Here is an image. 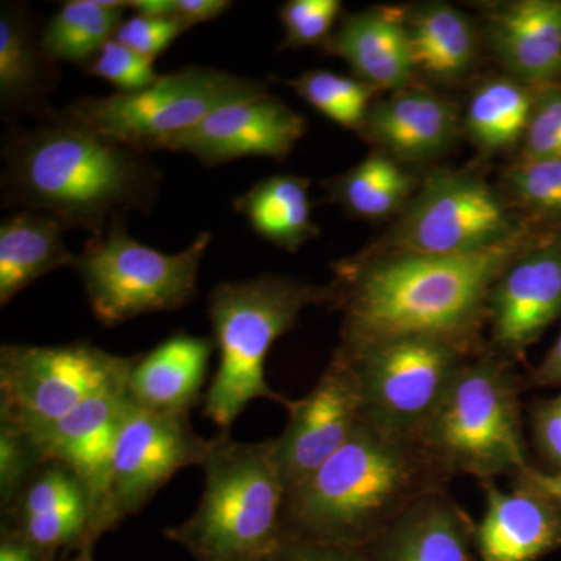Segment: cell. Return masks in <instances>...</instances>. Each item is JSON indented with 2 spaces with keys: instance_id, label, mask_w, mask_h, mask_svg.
<instances>
[{
  "instance_id": "obj_34",
  "label": "cell",
  "mask_w": 561,
  "mask_h": 561,
  "mask_svg": "<svg viewBox=\"0 0 561 561\" xmlns=\"http://www.w3.org/2000/svg\"><path fill=\"white\" fill-rule=\"evenodd\" d=\"M522 158H561V84L534 88Z\"/></svg>"
},
{
  "instance_id": "obj_18",
  "label": "cell",
  "mask_w": 561,
  "mask_h": 561,
  "mask_svg": "<svg viewBox=\"0 0 561 561\" xmlns=\"http://www.w3.org/2000/svg\"><path fill=\"white\" fill-rule=\"evenodd\" d=\"M491 49L513 80L529 88L561 77V0H516L489 16Z\"/></svg>"
},
{
  "instance_id": "obj_43",
  "label": "cell",
  "mask_w": 561,
  "mask_h": 561,
  "mask_svg": "<svg viewBox=\"0 0 561 561\" xmlns=\"http://www.w3.org/2000/svg\"><path fill=\"white\" fill-rule=\"evenodd\" d=\"M513 479L529 483L534 489L548 494L561 507V471H540L530 465L529 468H526Z\"/></svg>"
},
{
  "instance_id": "obj_26",
  "label": "cell",
  "mask_w": 561,
  "mask_h": 561,
  "mask_svg": "<svg viewBox=\"0 0 561 561\" xmlns=\"http://www.w3.org/2000/svg\"><path fill=\"white\" fill-rule=\"evenodd\" d=\"M415 69L456 79L471 68L478 38L471 21L448 3L421 5L408 21Z\"/></svg>"
},
{
  "instance_id": "obj_37",
  "label": "cell",
  "mask_w": 561,
  "mask_h": 561,
  "mask_svg": "<svg viewBox=\"0 0 561 561\" xmlns=\"http://www.w3.org/2000/svg\"><path fill=\"white\" fill-rule=\"evenodd\" d=\"M190 31L184 22L176 18L135 16L124 20L117 28L114 39L135 50L136 54L149 58L150 61L172 46L173 41Z\"/></svg>"
},
{
  "instance_id": "obj_30",
  "label": "cell",
  "mask_w": 561,
  "mask_h": 561,
  "mask_svg": "<svg viewBox=\"0 0 561 561\" xmlns=\"http://www.w3.org/2000/svg\"><path fill=\"white\" fill-rule=\"evenodd\" d=\"M79 508L91 512L90 489L79 472L60 460H44L2 511V523Z\"/></svg>"
},
{
  "instance_id": "obj_32",
  "label": "cell",
  "mask_w": 561,
  "mask_h": 561,
  "mask_svg": "<svg viewBox=\"0 0 561 561\" xmlns=\"http://www.w3.org/2000/svg\"><path fill=\"white\" fill-rule=\"evenodd\" d=\"M507 186L531 217L561 227V158H522L507 172Z\"/></svg>"
},
{
  "instance_id": "obj_38",
  "label": "cell",
  "mask_w": 561,
  "mask_h": 561,
  "mask_svg": "<svg viewBox=\"0 0 561 561\" xmlns=\"http://www.w3.org/2000/svg\"><path fill=\"white\" fill-rule=\"evenodd\" d=\"M529 421L535 449L552 471H561V393L535 401Z\"/></svg>"
},
{
  "instance_id": "obj_20",
  "label": "cell",
  "mask_w": 561,
  "mask_h": 561,
  "mask_svg": "<svg viewBox=\"0 0 561 561\" xmlns=\"http://www.w3.org/2000/svg\"><path fill=\"white\" fill-rule=\"evenodd\" d=\"M365 553L370 561H478L476 523L440 491L404 513Z\"/></svg>"
},
{
  "instance_id": "obj_23",
  "label": "cell",
  "mask_w": 561,
  "mask_h": 561,
  "mask_svg": "<svg viewBox=\"0 0 561 561\" xmlns=\"http://www.w3.org/2000/svg\"><path fill=\"white\" fill-rule=\"evenodd\" d=\"M55 62L44 54L32 20L20 5L0 9V106L3 117L39 114L57 88Z\"/></svg>"
},
{
  "instance_id": "obj_31",
  "label": "cell",
  "mask_w": 561,
  "mask_h": 561,
  "mask_svg": "<svg viewBox=\"0 0 561 561\" xmlns=\"http://www.w3.org/2000/svg\"><path fill=\"white\" fill-rule=\"evenodd\" d=\"M287 83L328 119L350 130H364L376 92L370 84L321 69L308 70Z\"/></svg>"
},
{
  "instance_id": "obj_17",
  "label": "cell",
  "mask_w": 561,
  "mask_h": 561,
  "mask_svg": "<svg viewBox=\"0 0 561 561\" xmlns=\"http://www.w3.org/2000/svg\"><path fill=\"white\" fill-rule=\"evenodd\" d=\"M133 402L127 382L95 394L46 430L27 434L44 460H60L79 472L90 489L91 516L101 501L114 443Z\"/></svg>"
},
{
  "instance_id": "obj_44",
  "label": "cell",
  "mask_w": 561,
  "mask_h": 561,
  "mask_svg": "<svg viewBox=\"0 0 561 561\" xmlns=\"http://www.w3.org/2000/svg\"><path fill=\"white\" fill-rule=\"evenodd\" d=\"M128 9L139 16L175 18V0H128Z\"/></svg>"
},
{
  "instance_id": "obj_9",
  "label": "cell",
  "mask_w": 561,
  "mask_h": 561,
  "mask_svg": "<svg viewBox=\"0 0 561 561\" xmlns=\"http://www.w3.org/2000/svg\"><path fill=\"white\" fill-rule=\"evenodd\" d=\"M265 84L216 68H184L140 91L81 98L55 111L62 121L140 151L190 130L227 103L264 94Z\"/></svg>"
},
{
  "instance_id": "obj_19",
  "label": "cell",
  "mask_w": 561,
  "mask_h": 561,
  "mask_svg": "<svg viewBox=\"0 0 561 561\" xmlns=\"http://www.w3.org/2000/svg\"><path fill=\"white\" fill-rule=\"evenodd\" d=\"M324 47L376 91L404 90L416 70L408 18L397 9L350 14Z\"/></svg>"
},
{
  "instance_id": "obj_2",
  "label": "cell",
  "mask_w": 561,
  "mask_h": 561,
  "mask_svg": "<svg viewBox=\"0 0 561 561\" xmlns=\"http://www.w3.org/2000/svg\"><path fill=\"white\" fill-rule=\"evenodd\" d=\"M3 206L50 217L65 230L102 236L128 210L157 202L161 173L146 151L122 146L50 111L35 128L7 135Z\"/></svg>"
},
{
  "instance_id": "obj_10",
  "label": "cell",
  "mask_w": 561,
  "mask_h": 561,
  "mask_svg": "<svg viewBox=\"0 0 561 561\" xmlns=\"http://www.w3.org/2000/svg\"><path fill=\"white\" fill-rule=\"evenodd\" d=\"M138 356L79 341L0 348V424L36 434L102 391L124 386Z\"/></svg>"
},
{
  "instance_id": "obj_8",
  "label": "cell",
  "mask_w": 561,
  "mask_h": 561,
  "mask_svg": "<svg viewBox=\"0 0 561 561\" xmlns=\"http://www.w3.org/2000/svg\"><path fill=\"white\" fill-rule=\"evenodd\" d=\"M337 353L359 382L365 419L416 440L479 350L474 337L416 334L341 345Z\"/></svg>"
},
{
  "instance_id": "obj_1",
  "label": "cell",
  "mask_w": 561,
  "mask_h": 561,
  "mask_svg": "<svg viewBox=\"0 0 561 561\" xmlns=\"http://www.w3.org/2000/svg\"><path fill=\"white\" fill-rule=\"evenodd\" d=\"M524 231L463 256L394 253L335 267L331 305L343 311L342 345L398 335L474 337L494 283L531 243Z\"/></svg>"
},
{
  "instance_id": "obj_15",
  "label": "cell",
  "mask_w": 561,
  "mask_h": 561,
  "mask_svg": "<svg viewBox=\"0 0 561 561\" xmlns=\"http://www.w3.org/2000/svg\"><path fill=\"white\" fill-rule=\"evenodd\" d=\"M494 353L512 360L561 317V238L531 243L505 268L489 295Z\"/></svg>"
},
{
  "instance_id": "obj_36",
  "label": "cell",
  "mask_w": 561,
  "mask_h": 561,
  "mask_svg": "<svg viewBox=\"0 0 561 561\" xmlns=\"http://www.w3.org/2000/svg\"><path fill=\"white\" fill-rule=\"evenodd\" d=\"M44 457L24 432L0 424V507L5 511Z\"/></svg>"
},
{
  "instance_id": "obj_16",
  "label": "cell",
  "mask_w": 561,
  "mask_h": 561,
  "mask_svg": "<svg viewBox=\"0 0 561 561\" xmlns=\"http://www.w3.org/2000/svg\"><path fill=\"white\" fill-rule=\"evenodd\" d=\"M485 511L476 524L478 561H540L561 549V507L513 479L511 491L482 482Z\"/></svg>"
},
{
  "instance_id": "obj_40",
  "label": "cell",
  "mask_w": 561,
  "mask_h": 561,
  "mask_svg": "<svg viewBox=\"0 0 561 561\" xmlns=\"http://www.w3.org/2000/svg\"><path fill=\"white\" fill-rule=\"evenodd\" d=\"M231 7L228 0H175V18L191 28L217 20Z\"/></svg>"
},
{
  "instance_id": "obj_27",
  "label": "cell",
  "mask_w": 561,
  "mask_h": 561,
  "mask_svg": "<svg viewBox=\"0 0 561 561\" xmlns=\"http://www.w3.org/2000/svg\"><path fill=\"white\" fill-rule=\"evenodd\" d=\"M127 9L128 0H69L39 33L41 47L51 61L84 69L114 38Z\"/></svg>"
},
{
  "instance_id": "obj_14",
  "label": "cell",
  "mask_w": 561,
  "mask_h": 561,
  "mask_svg": "<svg viewBox=\"0 0 561 561\" xmlns=\"http://www.w3.org/2000/svg\"><path fill=\"white\" fill-rule=\"evenodd\" d=\"M305 117L268 92L227 103L202 122L165 139L157 150L192 154L203 165L243 158L284 160L306 135Z\"/></svg>"
},
{
  "instance_id": "obj_35",
  "label": "cell",
  "mask_w": 561,
  "mask_h": 561,
  "mask_svg": "<svg viewBox=\"0 0 561 561\" xmlns=\"http://www.w3.org/2000/svg\"><path fill=\"white\" fill-rule=\"evenodd\" d=\"M153 62L113 38L99 50L84 70L108 81L117 88V92H133L144 90L160 79Z\"/></svg>"
},
{
  "instance_id": "obj_25",
  "label": "cell",
  "mask_w": 561,
  "mask_h": 561,
  "mask_svg": "<svg viewBox=\"0 0 561 561\" xmlns=\"http://www.w3.org/2000/svg\"><path fill=\"white\" fill-rule=\"evenodd\" d=\"M311 181L295 175H273L254 183L232 202V209L249 221L264 241L297 251L319 236L309 198Z\"/></svg>"
},
{
  "instance_id": "obj_5",
  "label": "cell",
  "mask_w": 561,
  "mask_h": 561,
  "mask_svg": "<svg viewBox=\"0 0 561 561\" xmlns=\"http://www.w3.org/2000/svg\"><path fill=\"white\" fill-rule=\"evenodd\" d=\"M331 302L330 287L311 286L279 275L220 283L209 295L208 313L219 368L205 394V415L228 431L247 405L290 401L268 386L265 359L273 343L294 330L309 306Z\"/></svg>"
},
{
  "instance_id": "obj_21",
  "label": "cell",
  "mask_w": 561,
  "mask_h": 561,
  "mask_svg": "<svg viewBox=\"0 0 561 561\" xmlns=\"http://www.w3.org/2000/svg\"><path fill=\"white\" fill-rule=\"evenodd\" d=\"M364 131L394 160L426 161L451 146L457 117L445 99L408 87L373 103Z\"/></svg>"
},
{
  "instance_id": "obj_6",
  "label": "cell",
  "mask_w": 561,
  "mask_h": 561,
  "mask_svg": "<svg viewBox=\"0 0 561 561\" xmlns=\"http://www.w3.org/2000/svg\"><path fill=\"white\" fill-rule=\"evenodd\" d=\"M519 390L511 360L479 351L461 368L416 442L453 478H515L530 467Z\"/></svg>"
},
{
  "instance_id": "obj_39",
  "label": "cell",
  "mask_w": 561,
  "mask_h": 561,
  "mask_svg": "<svg viewBox=\"0 0 561 561\" xmlns=\"http://www.w3.org/2000/svg\"><path fill=\"white\" fill-rule=\"evenodd\" d=\"M261 561H370L367 553L328 542L283 540Z\"/></svg>"
},
{
  "instance_id": "obj_33",
  "label": "cell",
  "mask_w": 561,
  "mask_h": 561,
  "mask_svg": "<svg viewBox=\"0 0 561 561\" xmlns=\"http://www.w3.org/2000/svg\"><path fill=\"white\" fill-rule=\"evenodd\" d=\"M341 11V0H289L284 3L279 9L284 47L324 46Z\"/></svg>"
},
{
  "instance_id": "obj_45",
  "label": "cell",
  "mask_w": 561,
  "mask_h": 561,
  "mask_svg": "<svg viewBox=\"0 0 561 561\" xmlns=\"http://www.w3.org/2000/svg\"><path fill=\"white\" fill-rule=\"evenodd\" d=\"M66 561H95L94 549H80L79 552L73 553V556Z\"/></svg>"
},
{
  "instance_id": "obj_22",
  "label": "cell",
  "mask_w": 561,
  "mask_h": 561,
  "mask_svg": "<svg viewBox=\"0 0 561 561\" xmlns=\"http://www.w3.org/2000/svg\"><path fill=\"white\" fill-rule=\"evenodd\" d=\"M214 339L179 331L138 357L128 378L133 401L158 412L187 413L201 401Z\"/></svg>"
},
{
  "instance_id": "obj_24",
  "label": "cell",
  "mask_w": 561,
  "mask_h": 561,
  "mask_svg": "<svg viewBox=\"0 0 561 561\" xmlns=\"http://www.w3.org/2000/svg\"><path fill=\"white\" fill-rule=\"evenodd\" d=\"M58 221L35 213H13L0 224V306H7L33 283L72 267L77 254L65 242Z\"/></svg>"
},
{
  "instance_id": "obj_7",
  "label": "cell",
  "mask_w": 561,
  "mask_h": 561,
  "mask_svg": "<svg viewBox=\"0 0 561 561\" xmlns=\"http://www.w3.org/2000/svg\"><path fill=\"white\" fill-rule=\"evenodd\" d=\"M210 243L202 231L180 253H162L128 234L124 217L92 236L76 256L73 268L87 291L91 311L103 327L136 317L172 312L197 294L198 271Z\"/></svg>"
},
{
  "instance_id": "obj_11",
  "label": "cell",
  "mask_w": 561,
  "mask_h": 561,
  "mask_svg": "<svg viewBox=\"0 0 561 561\" xmlns=\"http://www.w3.org/2000/svg\"><path fill=\"white\" fill-rule=\"evenodd\" d=\"M209 446L210 440L191 426L187 413L150 411L133 402L114 443L87 548L94 549L103 535L142 511L176 472L202 467Z\"/></svg>"
},
{
  "instance_id": "obj_42",
  "label": "cell",
  "mask_w": 561,
  "mask_h": 561,
  "mask_svg": "<svg viewBox=\"0 0 561 561\" xmlns=\"http://www.w3.org/2000/svg\"><path fill=\"white\" fill-rule=\"evenodd\" d=\"M0 561H47L20 535L2 530L0 534Z\"/></svg>"
},
{
  "instance_id": "obj_28",
  "label": "cell",
  "mask_w": 561,
  "mask_h": 561,
  "mask_svg": "<svg viewBox=\"0 0 561 561\" xmlns=\"http://www.w3.org/2000/svg\"><path fill=\"white\" fill-rule=\"evenodd\" d=\"M330 197L351 216L379 220L409 202L415 179L386 151H373L348 172L328 183Z\"/></svg>"
},
{
  "instance_id": "obj_29",
  "label": "cell",
  "mask_w": 561,
  "mask_h": 561,
  "mask_svg": "<svg viewBox=\"0 0 561 561\" xmlns=\"http://www.w3.org/2000/svg\"><path fill=\"white\" fill-rule=\"evenodd\" d=\"M531 105L534 88L512 77L485 81L468 103L465 128L483 151L511 149L526 135Z\"/></svg>"
},
{
  "instance_id": "obj_3",
  "label": "cell",
  "mask_w": 561,
  "mask_h": 561,
  "mask_svg": "<svg viewBox=\"0 0 561 561\" xmlns=\"http://www.w3.org/2000/svg\"><path fill=\"white\" fill-rule=\"evenodd\" d=\"M453 476L413 438L360 421L316 474L287 491L280 541L367 551L404 513L446 491Z\"/></svg>"
},
{
  "instance_id": "obj_13",
  "label": "cell",
  "mask_w": 561,
  "mask_h": 561,
  "mask_svg": "<svg viewBox=\"0 0 561 561\" xmlns=\"http://www.w3.org/2000/svg\"><path fill=\"white\" fill-rule=\"evenodd\" d=\"M287 411L289 423L273 442L280 481L290 491L316 474L364 420L359 382L345 357L335 353L316 387Z\"/></svg>"
},
{
  "instance_id": "obj_41",
  "label": "cell",
  "mask_w": 561,
  "mask_h": 561,
  "mask_svg": "<svg viewBox=\"0 0 561 561\" xmlns=\"http://www.w3.org/2000/svg\"><path fill=\"white\" fill-rule=\"evenodd\" d=\"M529 382L537 387L561 386V332L545 359L531 373Z\"/></svg>"
},
{
  "instance_id": "obj_4",
  "label": "cell",
  "mask_w": 561,
  "mask_h": 561,
  "mask_svg": "<svg viewBox=\"0 0 561 561\" xmlns=\"http://www.w3.org/2000/svg\"><path fill=\"white\" fill-rule=\"evenodd\" d=\"M205 489L197 511L165 537L195 561H261L280 542L286 486L275 442L210 438L202 463Z\"/></svg>"
},
{
  "instance_id": "obj_12",
  "label": "cell",
  "mask_w": 561,
  "mask_h": 561,
  "mask_svg": "<svg viewBox=\"0 0 561 561\" xmlns=\"http://www.w3.org/2000/svg\"><path fill=\"white\" fill-rule=\"evenodd\" d=\"M507 203L486 181L470 173L435 172L394 228L397 253L463 256L524 232Z\"/></svg>"
}]
</instances>
